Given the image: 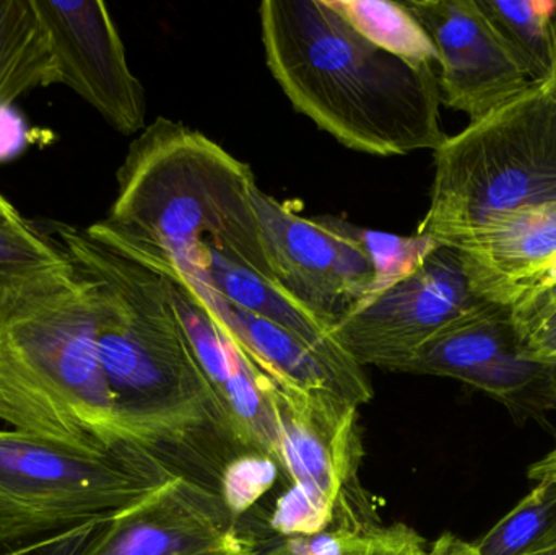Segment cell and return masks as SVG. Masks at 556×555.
Instances as JSON below:
<instances>
[{"label":"cell","mask_w":556,"mask_h":555,"mask_svg":"<svg viewBox=\"0 0 556 555\" xmlns=\"http://www.w3.org/2000/svg\"><path fill=\"white\" fill-rule=\"evenodd\" d=\"M41 228L97 290L98 351L124 442L218 492L225 466L248 452L195 357L168 277L85 228L62 222Z\"/></svg>","instance_id":"6da1fadb"},{"label":"cell","mask_w":556,"mask_h":555,"mask_svg":"<svg viewBox=\"0 0 556 555\" xmlns=\"http://www.w3.org/2000/svg\"><path fill=\"white\" fill-rule=\"evenodd\" d=\"M260 22L285 97L342 146L395 156L447 139L437 68L372 45L327 0H264Z\"/></svg>","instance_id":"7a4b0ae2"},{"label":"cell","mask_w":556,"mask_h":555,"mask_svg":"<svg viewBox=\"0 0 556 555\" xmlns=\"http://www.w3.org/2000/svg\"><path fill=\"white\" fill-rule=\"evenodd\" d=\"M116 179L106 217L85 228L93 240L150 269L198 266L214 251L276 283L253 169L204 134L156 117L130 143Z\"/></svg>","instance_id":"3957f363"},{"label":"cell","mask_w":556,"mask_h":555,"mask_svg":"<svg viewBox=\"0 0 556 555\" xmlns=\"http://www.w3.org/2000/svg\"><path fill=\"white\" fill-rule=\"evenodd\" d=\"M0 420L77 452L129 445L98 351V299L77 269L0 303Z\"/></svg>","instance_id":"277c9868"},{"label":"cell","mask_w":556,"mask_h":555,"mask_svg":"<svg viewBox=\"0 0 556 555\" xmlns=\"http://www.w3.org/2000/svg\"><path fill=\"white\" fill-rule=\"evenodd\" d=\"M548 207H556V100L532 84L434 150L430 205L415 235L460 250L505 218Z\"/></svg>","instance_id":"5b68a950"},{"label":"cell","mask_w":556,"mask_h":555,"mask_svg":"<svg viewBox=\"0 0 556 555\" xmlns=\"http://www.w3.org/2000/svg\"><path fill=\"white\" fill-rule=\"evenodd\" d=\"M175 476L134 445L94 455L0 430V547L111 517Z\"/></svg>","instance_id":"8992f818"},{"label":"cell","mask_w":556,"mask_h":555,"mask_svg":"<svg viewBox=\"0 0 556 555\" xmlns=\"http://www.w3.org/2000/svg\"><path fill=\"white\" fill-rule=\"evenodd\" d=\"M485 303L459 251L438 244L412 273L342 316L332 336L359 367L404 374L425 344Z\"/></svg>","instance_id":"52a82bcc"},{"label":"cell","mask_w":556,"mask_h":555,"mask_svg":"<svg viewBox=\"0 0 556 555\" xmlns=\"http://www.w3.org/2000/svg\"><path fill=\"white\" fill-rule=\"evenodd\" d=\"M254 209L277 286L332 328L375 292L378 264L362 228L301 217L260 188Z\"/></svg>","instance_id":"ba28073f"},{"label":"cell","mask_w":556,"mask_h":555,"mask_svg":"<svg viewBox=\"0 0 556 555\" xmlns=\"http://www.w3.org/2000/svg\"><path fill=\"white\" fill-rule=\"evenodd\" d=\"M280 466L294 485L336 510V528L376 527L358 481L362 440L358 407L332 391L300 393L277 384Z\"/></svg>","instance_id":"9c48e42d"},{"label":"cell","mask_w":556,"mask_h":555,"mask_svg":"<svg viewBox=\"0 0 556 555\" xmlns=\"http://www.w3.org/2000/svg\"><path fill=\"white\" fill-rule=\"evenodd\" d=\"M404 374L454 378L502 403L516 422H547L556 411V368L526 361L508 306L485 303L417 352Z\"/></svg>","instance_id":"30bf717a"},{"label":"cell","mask_w":556,"mask_h":555,"mask_svg":"<svg viewBox=\"0 0 556 555\" xmlns=\"http://www.w3.org/2000/svg\"><path fill=\"white\" fill-rule=\"evenodd\" d=\"M220 494L175 476L149 495L104 518L78 555H253Z\"/></svg>","instance_id":"8fae6325"},{"label":"cell","mask_w":556,"mask_h":555,"mask_svg":"<svg viewBox=\"0 0 556 555\" xmlns=\"http://www.w3.org/2000/svg\"><path fill=\"white\" fill-rule=\"evenodd\" d=\"M54 55L58 84L124 136L146 129V90L130 71L116 23L100 0H33Z\"/></svg>","instance_id":"7c38bea8"},{"label":"cell","mask_w":556,"mask_h":555,"mask_svg":"<svg viewBox=\"0 0 556 555\" xmlns=\"http://www.w3.org/2000/svg\"><path fill=\"white\" fill-rule=\"evenodd\" d=\"M440 58L441 101L470 117L489 116L525 93L531 81L503 45L477 0H405Z\"/></svg>","instance_id":"4fadbf2b"},{"label":"cell","mask_w":556,"mask_h":555,"mask_svg":"<svg viewBox=\"0 0 556 555\" xmlns=\"http://www.w3.org/2000/svg\"><path fill=\"white\" fill-rule=\"evenodd\" d=\"M160 274L182 280L244 354L278 387L300 393L332 391L353 406H362V398L342 375L290 332L235 305L202 280L182 276L176 270H162Z\"/></svg>","instance_id":"5bb4252c"},{"label":"cell","mask_w":556,"mask_h":555,"mask_svg":"<svg viewBox=\"0 0 556 555\" xmlns=\"http://www.w3.org/2000/svg\"><path fill=\"white\" fill-rule=\"evenodd\" d=\"M153 270L156 273L176 270L182 276L194 277L208 283L212 289L231 300L235 305L267 319L313 349L333 370L342 375L343 380L362 398L363 404L371 400L372 390L368 377L363 371V367H359L336 341L332 336V326L306 306L301 305L277 283L261 279L260 276L243 267L235 266L214 251H208L204 263L199 266H168Z\"/></svg>","instance_id":"9a60e30c"},{"label":"cell","mask_w":556,"mask_h":555,"mask_svg":"<svg viewBox=\"0 0 556 555\" xmlns=\"http://www.w3.org/2000/svg\"><path fill=\"white\" fill-rule=\"evenodd\" d=\"M55 84L54 55L33 0H0V110Z\"/></svg>","instance_id":"2e32d148"},{"label":"cell","mask_w":556,"mask_h":555,"mask_svg":"<svg viewBox=\"0 0 556 555\" xmlns=\"http://www.w3.org/2000/svg\"><path fill=\"white\" fill-rule=\"evenodd\" d=\"M230 339V375L220 394L222 407L247 452L269 456L280 465L277 383L244 354L231 336Z\"/></svg>","instance_id":"e0dca14e"},{"label":"cell","mask_w":556,"mask_h":555,"mask_svg":"<svg viewBox=\"0 0 556 555\" xmlns=\"http://www.w3.org/2000/svg\"><path fill=\"white\" fill-rule=\"evenodd\" d=\"M531 84L545 85L554 65L556 0H477Z\"/></svg>","instance_id":"ac0fdd59"},{"label":"cell","mask_w":556,"mask_h":555,"mask_svg":"<svg viewBox=\"0 0 556 555\" xmlns=\"http://www.w3.org/2000/svg\"><path fill=\"white\" fill-rule=\"evenodd\" d=\"M72 269L59 241L38 224L0 222V303Z\"/></svg>","instance_id":"d6986e66"},{"label":"cell","mask_w":556,"mask_h":555,"mask_svg":"<svg viewBox=\"0 0 556 555\" xmlns=\"http://www.w3.org/2000/svg\"><path fill=\"white\" fill-rule=\"evenodd\" d=\"M327 3L372 45L414 64L440 67L433 41L404 3L389 0H327Z\"/></svg>","instance_id":"ffe728a7"},{"label":"cell","mask_w":556,"mask_h":555,"mask_svg":"<svg viewBox=\"0 0 556 555\" xmlns=\"http://www.w3.org/2000/svg\"><path fill=\"white\" fill-rule=\"evenodd\" d=\"M483 555H535L556 547V481L539 482L485 537L473 541Z\"/></svg>","instance_id":"44dd1931"},{"label":"cell","mask_w":556,"mask_h":555,"mask_svg":"<svg viewBox=\"0 0 556 555\" xmlns=\"http://www.w3.org/2000/svg\"><path fill=\"white\" fill-rule=\"evenodd\" d=\"M508 308L522 357L556 368V280L531 290Z\"/></svg>","instance_id":"7402d4cb"},{"label":"cell","mask_w":556,"mask_h":555,"mask_svg":"<svg viewBox=\"0 0 556 555\" xmlns=\"http://www.w3.org/2000/svg\"><path fill=\"white\" fill-rule=\"evenodd\" d=\"M278 463L261 453H241L225 466L218 494L233 517L240 518L261 501L278 478Z\"/></svg>","instance_id":"603a6c76"},{"label":"cell","mask_w":556,"mask_h":555,"mask_svg":"<svg viewBox=\"0 0 556 555\" xmlns=\"http://www.w3.org/2000/svg\"><path fill=\"white\" fill-rule=\"evenodd\" d=\"M336 521V510L323 499L300 485L291 488L278 499L270 527L287 538L313 537L323 533Z\"/></svg>","instance_id":"cb8c5ba5"},{"label":"cell","mask_w":556,"mask_h":555,"mask_svg":"<svg viewBox=\"0 0 556 555\" xmlns=\"http://www.w3.org/2000/svg\"><path fill=\"white\" fill-rule=\"evenodd\" d=\"M427 546V541L405 525H378L356 537L346 555H424Z\"/></svg>","instance_id":"d4e9b609"},{"label":"cell","mask_w":556,"mask_h":555,"mask_svg":"<svg viewBox=\"0 0 556 555\" xmlns=\"http://www.w3.org/2000/svg\"><path fill=\"white\" fill-rule=\"evenodd\" d=\"M103 520L104 518H98V520L87 521L80 527L33 541V543L0 547V555H78Z\"/></svg>","instance_id":"484cf974"},{"label":"cell","mask_w":556,"mask_h":555,"mask_svg":"<svg viewBox=\"0 0 556 555\" xmlns=\"http://www.w3.org/2000/svg\"><path fill=\"white\" fill-rule=\"evenodd\" d=\"M363 533L333 528V530H326L323 533L313 534V537L288 538L285 544L291 555H346L353 540Z\"/></svg>","instance_id":"4316f807"},{"label":"cell","mask_w":556,"mask_h":555,"mask_svg":"<svg viewBox=\"0 0 556 555\" xmlns=\"http://www.w3.org/2000/svg\"><path fill=\"white\" fill-rule=\"evenodd\" d=\"M424 555H483L477 551L473 543L464 541L463 538L456 537L453 533H444L438 538L437 541L427 546ZM535 555H556V547L554 550L545 551V553Z\"/></svg>","instance_id":"83f0119b"},{"label":"cell","mask_w":556,"mask_h":555,"mask_svg":"<svg viewBox=\"0 0 556 555\" xmlns=\"http://www.w3.org/2000/svg\"><path fill=\"white\" fill-rule=\"evenodd\" d=\"M529 478L535 482L556 481V445L548 455L529 468Z\"/></svg>","instance_id":"f1b7e54d"},{"label":"cell","mask_w":556,"mask_h":555,"mask_svg":"<svg viewBox=\"0 0 556 555\" xmlns=\"http://www.w3.org/2000/svg\"><path fill=\"white\" fill-rule=\"evenodd\" d=\"M22 220H25V218H23L22 215H20V212L13 207L12 202L0 194V222H9V224H15V222Z\"/></svg>","instance_id":"f546056e"},{"label":"cell","mask_w":556,"mask_h":555,"mask_svg":"<svg viewBox=\"0 0 556 555\" xmlns=\"http://www.w3.org/2000/svg\"><path fill=\"white\" fill-rule=\"evenodd\" d=\"M554 65H552V75L548 78L547 84H545V88H547L548 93L556 100V13L554 16Z\"/></svg>","instance_id":"4dcf8cb0"},{"label":"cell","mask_w":556,"mask_h":555,"mask_svg":"<svg viewBox=\"0 0 556 555\" xmlns=\"http://www.w3.org/2000/svg\"><path fill=\"white\" fill-rule=\"evenodd\" d=\"M253 555H291L287 544L280 543L277 546L269 547V550L256 551Z\"/></svg>","instance_id":"1f68e13d"}]
</instances>
